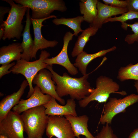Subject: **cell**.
Returning <instances> with one entry per match:
<instances>
[{
  "mask_svg": "<svg viewBox=\"0 0 138 138\" xmlns=\"http://www.w3.org/2000/svg\"><path fill=\"white\" fill-rule=\"evenodd\" d=\"M98 29L94 27H90L84 30L82 33L79 36L71 53L72 57L77 56L83 52L86 43L89 40L90 38L95 35Z\"/></svg>",
  "mask_w": 138,
  "mask_h": 138,
  "instance_id": "obj_22",
  "label": "cell"
},
{
  "mask_svg": "<svg viewBox=\"0 0 138 138\" xmlns=\"http://www.w3.org/2000/svg\"><path fill=\"white\" fill-rule=\"evenodd\" d=\"M117 47L113 46L107 49L100 50L93 54H88L83 51L77 56L74 64V66L78 68L83 75L86 74L87 67L88 64L93 60L98 57L105 55L107 53L115 50Z\"/></svg>",
  "mask_w": 138,
  "mask_h": 138,
  "instance_id": "obj_19",
  "label": "cell"
},
{
  "mask_svg": "<svg viewBox=\"0 0 138 138\" xmlns=\"http://www.w3.org/2000/svg\"><path fill=\"white\" fill-rule=\"evenodd\" d=\"M96 88L90 90L89 95L79 101L80 107L85 108L91 102L94 101L100 103L106 102L112 93L122 95L126 94L125 91H118L119 85L112 78L105 76L101 75L98 77L96 80Z\"/></svg>",
  "mask_w": 138,
  "mask_h": 138,
  "instance_id": "obj_3",
  "label": "cell"
},
{
  "mask_svg": "<svg viewBox=\"0 0 138 138\" xmlns=\"http://www.w3.org/2000/svg\"><path fill=\"white\" fill-rule=\"evenodd\" d=\"M54 98L51 97L50 100L43 106L45 108V114L48 116H64L67 115L77 116L76 111V103L75 100L68 99L66 104L61 105L58 104Z\"/></svg>",
  "mask_w": 138,
  "mask_h": 138,
  "instance_id": "obj_14",
  "label": "cell"
},
{
  "mask_svg": "<svg viewBox=\"0 0 138 138\" xmlns=\"http://www.w3.org/2000/svg\"><path fill=\"white\" fill-rule=\"evenodd\" d=\"M95 137V138H118L117 135L114 133L111 126L107 124L103 126Z\"/></svg>",
  "mask_w": 138,
  "mask_h": 138,
  "instance_id": "obj_27",
  "label": "cell"
},
{
  "mask_svg": "<svg viewBox=\"0 0 138 138\" xmlns=\"http://www.w3.org/2000/svg\"><path fill=\"white\" fill-rule=\"evenodd\" d=\"M97 17L90 27L98 29L101 28L104 21L107 19L128 12L126 8H116L104 4L98 1L97 5Z\"/></svg>",
  "mask_w": 138,
  "mask_h": 138,
  "instance_id": "obj_15",
  "label": "cell"
},
{
  "mask_svg": "<svg viewBox=\"0 0 138 138\" xmlns=\"http://www.w3.org/2000/svg\"><path fill=\"white\" fill-rule=\"evenodd\" d=\"M11 9V7L4 6L0 7V24L2 25L3 22L5 14L8 13Z\"/></svg>",
  "mask_w": 138,
  "mask_h": 138,
  "instance_id": "obj_31",
  "label": "cell"
},
{
  "mask_svg": "<svg viewBox=\"0 0 138 138\" xmlns=\"http://www.w3.org/2000/svg\"><path fill=\"white\" fill-rule=\"evenodd\" d=\"M74 36V34L70 31L66 32L63 38V46L60 53L53 57L46 59L44 62L48 65L56 64L61 65L65 68L70 74L76 75L78 73L77 68L70 62L67 53L69 43Z\"/></svg>",
  "mask_w": 138,
  "mask_h": 138,
  "instance_id": "obj_12",
  "label": "cell"
},
{
  "mask_svg": "<svg viewBox=\"0 0 138 138\" xmlns=\"http://www.w3.org/2000/svg\"><path fill=\"white\" fill-rule=\"evenodd\" d=\"M45 132L48 138H76L70 123L63 116H49Z\"/></svg>",
  "mask_w": 138,
  "mask_h": 138,
  "instance_id": "obj_9",
  "label": "cell"
},
{
  "mask_svg": "<svg viewBox=\"0 0 138 138\" xmlns=\"http://www.w3.org/2000/svg\"><path fill=\"white\" fill-rule=\"evenodd\" d=\"M52 18H56L57 16L52 15L48 17L40 19H34L31 18L34 36L31 60L32 58L36 59L37 53L39 49L42 50L49 47H54L58 43V42L55 40L49 41L46 39L43 36L41 32L42 27L44 26L42 22L47 19Z\"/></svg>",
  "mask_w": 138,
  "mask_h": 138,
  "instance_id": "obj_11",
  "label": "cell"
},
{
  "mask_svg": "<svg viewBox=\"0 0 138 138\" xmlns=\"http://www.w3.org/2000/svg\"><path fill=\"white\" fill-rule=\"evenodd\" d=\"M128 138H138V128L134 129L130 134Z\"/></svg>",
  "mask_w": 138,
  "mask_h": 138,
  "instance_id": "obj_32",
  "label": "cell"
},
{
  "mask_svg": "<svg viewBox=\"0 0 138 138\" xmlns=\"http://www.w3.org/2000/svg\"><path fill=\"white\" fill-rule=\"evenodd\" d=\"M45 110L44 106L41 105L25 111L21 115L24 132L28 138H43L49 118Z\"/></svg>",
  "mask_w": 138,
  "mask_h": 138,
  "instance_id": "obj_2",
  "label": "cell"
},
{
  "mask_svg": "<svg viewBox=\"0 0 138 138\" xmlns=\"http://www.w3.org/2000/svg\"><path fill=\"white\" fill-rule=\"evenodd\" d=\"M136 18H138V12L132 11H128L121 15L114 17H111L106 19L104 21L103 24L109 22L119 21L121 24L126 22L128 20H131Z\"/></svg>",
  "mask_w": 138,
  "mask_h": 138,
  "instance_id": "obj_26",
  "label": "cell"
},
{
  "mask_svg": "<svg viewBox=\"0 0 138 138\" xmlns=\"http://www.w3.org/2000/svg\"><path fill=\"white\" fill-rule=\"evenodd\" d=\"M16 3L29 8L31 10V18L40 19L50 16L54 10L65 12L67 8L63 0H14Z\"/></svg>",
  "mask_w": 138,
  "mask_h": 138,
  "instance_id": "obj_6",
  "label": "cell"
},
{
  "mask_svg": "<svg viewBox=\"0 0 138 138\" xmlns=\"http://www.w3.org/2000/svg\"><path fill=\"white\" fill-rule=\"evenodd\" d=\"M64 117L70 122L75 136L80 138V136H84L86 138H95L88 129V117L86 115L74 116L67 115Z\"/></svg>",
  "mask_w": 138,
  "mask_h": 138,
  "instance_id": "obj_17",
  "label": "cell"
},
{
  "mask_svg": "<svg viewBox=\"0 0 138 138\" xmlns=\"http://www.w3.org/2000/svg\"><path fill=\"white\" fill-rule=\"evenodd\" d=\"M26 138H28V137H27Z\"/></svg>",
  "mask_w": 138,
  "mask_h": 138,
  "instance_id": "obj_36",
  "label": "cell"
},
{
  "mask_svg": "<svg viewBox=\"0 0 138 138\" xmlns=\"http://www.w3.org/2000/svg\"><path fill=\"white\" fill-rule=\"evenodd\" d=\"M138 102V95L132 94L122 98L111 97L105 105L102 114L99 120L102 124H110L113 118L124 112L128 107Z\"/></svg>",
  "mask_w": 138,
  "mask_h": 138,
  "instance_id": "obj_7",
  "label": "cell"
},
{
  "mask_svg": "<svg viewBox=\"0 0 138 138\" xmlns=\"http://www.w3.org/2000/svg\"><path fill=\"white\" fill-rule=\"evenodd\" d=\"M121 27L124 30H127L128 27H130L133 33L127 35L124 39V41L129 44H133L135 42H138V22L132 24L126 22L121 24Z\"/></svg>",
  "mask_w": 138,
  "mask_h": 138,
  "instance_id": "obj_25",
  "label": "cell"
},
{
  "mask_svg": "<svg viewBox=\"0 0 138 138\" xmlns=\"http://www.w3.org/2000/svg\"><path fill=\"white\" fill-rule=\"evenodd\" d=\"M4 32V27L3 26H0V40L2 38Z\"/></svg>",
  "mask_w": 138,
  "mask_h": 138,
  "instance_id": "obj_33",
  "label": "cell"
},
{
  "mask_svg": "<svg viewBox=\"0 0 138 138\" xmlns=\"http://www.w3.org/2000/svg\"><path fill=\"white\" fill-rule=\"evenodd\" d=\"M16 63L14 62L9 64L2 65L0 67V78L6 74L10 73L11 72L8 70L14 66Z\"/></svg>",
  "mask_w": 138,
  "mask_h": 138,
  "instance_id": "obj_29",
  "label": "cell"
},
{
  "mask_svg": "<svg viewBox=\"0 0 138 138\" xmlns=\"http://www.w3.org/2000/svg\"><path fill=\"white\" fill-rule=\"evenodd\" d=\"M34 89L33 93L28 99H20L19 103L13 108V111L20 114L27 110L43 105L50 100L52 97L43 94L38 86H35Z\"/></svg>",
  "mask_w": 138,
  "mask_h": 138,
  "instance_id": "obj_13",
  "label": "cell"
},
{
  "mask_svg": "<svg viewBox=\"0 0 138 138\" xmlns=\"http://www.w3.org/2000/svg\"><path fill=\"white\" fill-rule=\"evenodd\" d=\"M102 1L105 4L116 8H126L127 5L126 0H102Z\"/></svg>",
  "mask_w": 138,
  "mask_h": 138,
  "instance_id": "obj_28",
  "label": "cell"
},
{
  "mask_svg": "<svg viewBox=\"0 0 138 138\" xmlns=\"http://www.w3.org/2000/svg\"><path fill=\"white\" fill-rule=\"evenodd\" d=\"M50 55L49 52L42 50L38 60L30 62L21 59L17 61L15 64L9 70L14 74L23 75L27 81L29 90L27 98H29L33 93L34 89L32 85L33 80L40 70L47 68L48 65L45 64L44 61Z\"/></svg>",
  "mask_w": 138,
  "mask_h": 138,
  "instance_id": "obj_5",
  "label": "cell"
},
{
  "mask_svg": "<svg viewBox=\"0 0 138 138\" xmlns=\"http://www.w3.org/2000/svg\"><path fill=\"white\" fill-rule=\"evenodd\" d=\"M134 86L138 94V81H136L135 82Z\"/></svg>",
  "mask_w": 138,
  "mask_h": 138,
  "instance_id": "obj_34",
  "label": "cell"
},
{
  "mask_svg": "<svg viewBox=\"0 0 138 138\" xmlns=\"http://www.w3.org/2000/svg\"><path fill=\"white\" fill-rule=\"evenodd\" d=\"M52 65H48L47 68L52 74V79L56 84V91L59 97L69 95L71 98L79 101L89 95L93 88L87 80L89 74L78 78L72 77L65 72L61 76L53 70Z\"/></svg>",
  "mask_w": 138,
  "mask_h": 138,
  "instance_id": "obj_1",
  "label": "cell"
},
{
  "mask_svg": "<svg viewBox=\"0 0 138 138\" xmlns=\"http://www.w3.org/2000/svg\"><path fill=\"white\" fill-rule=\"evenodd\" d=\"M117 77L121 82L129 79L138 81V62L135 64H130L120 67L118 70Z\"/></svg>",
  "mask_w": 138,
  "mask_h": 138,
  "instance_id": "obj_24",
  "label": "cell"
},
{
  "mask_svg": "<svg viewBox=\"0 0 138 138\" xmlns=\"http://www.w3.org/2000/svg\"><path fill=\"white\" fill-rule=\"evenodd\" d=\"M97 0H81L79 3L80 14L83 15L84 21L92 24L96 19L97 14Z\"/></svg>",
  "mask_w": 138,
  "mask_h": 138,
  "instance_id": "obj_21",
  "label": "cell"
},
{
  "mask_svg": "<svg viewBox=\"0 0 138 138\" xmlns=\"http://www.w3.org/2000/svg\"><path fill=\"white\" fill-rule=\"evenodd\" d=\"M23 52L21 43L19 42L2 46L0 48V64H7L21 59V53Z\"/></svg>",
  "mask_w": 138,
  "mask_h": 138,
  "instance_id": "obj_20",
  "label": "cell"
},
{
  "mask_svg": "<svg viewBox=\"0 0 138 138\" xmlns=\"http://www.w3.org/2000/svg\"><path fill=\"white\" fill-rule=\"evenodd\" d=\"M2 1L8 3L11 6L6 19L0 25L4 27V34L2 39L3 40L15 38L19 39L22 36L24 29L22 21L28 8L15 3L13 0Z\"/></svg>",
  "mask_w": 138,
  "mask_h": 138,
  "instance_id": "obj_4",
  "label": "cell"
},
{
  "mask_svg": "<svg viewBox=\"0 0 138 138\" xmlns=\"http://www.w3.org/2000/svg\"><path fill=\"white\" fill-rule=\"evenodd\" d=\"M29 85L26 80L21 83L19 89L17 91L7 96L0 102V121L2 120L11 109L19 102L27 87Z\"/></svg>",
  "mask_w": 138,
  "mask_h": 138,
  "instance_id": "obj_16",
  "label": "cell"
},
{
  "mask_svg": "<svg viewBox=\"0 0 138 138\" xmlns=\"http://www.w3.org/2000/svg\"><path fill=\"white\" fill-rule=\"evenodd\" d=\"M30 9L28 8L26 12V24L22 36V41L21 43L23 52L21 55V59L29 61L31 60L32 52L33 45V40L30 33V27L31 23Z\"/></svg>",
  "mask_w": 138,
  "mask_h": 138,
  "instance_id": "obj_18",
  "label": "cell"
},
{
  "mask_svg": "<svg viewBox=\"0 0 138 138\" xmlns=\"http://www.w3.org/2000/svg\"><path fill=\"white\" fill-rule=\"evenodd\" d=\"M24 125L21 115L10 111L0 121V135L7 138H24Z\"/></svg>",
  "mask_w": 138,
  "mask_h": 138,
  "instance_id": "obj_8",
  "label": "cell"
},
{
  "mask_svg": "<svg viewBox=\"0 0 138 138\" xmlns=\"http://www.w3.org/2000/svg\"><path fill=\"white\" fill-rule=\"evenodd\" d=\"M52 74L46 68L40 70L34 77L32 83L40 89L44 94L50 95L63 105L65 104V100L59 97L56 90L55 83L52 79Z\"/></svg>",
  "mask_w": 138,
  "mask_h": 138,
  "instance_id": "obj_10",
  "label": "cell"
},
{
  "mask_svg": "<svg viewBox=\"0 0 138 138\" xmlns=\"http://www.w3.org/2000/svg\"><path fill=\"white\" fill-rule=\"evenodd\" d=\"M0 138H7L6 137L0 135Z\"/></svg>",
  "mask_w": 138,
  "mask_h": 138,
  "instance_id": "obj_35",
  "label": "cell"
},
{
  "mask_svg": "<svg viewBox=\"0 0 138 138\" xmlns=\"http://www.w3.org/2000/svg\"><path fill=\"white\" fill-rule=\"evenodd\" d=\"M128 11L138 12V0H126Z\"/></svg>",
  "mask_w": 138,
  "mask_h": 138,
  "instance_id": "obj_30",
  "label": "cell"
},
{
  "mask_svg": "<svg viewBox=\"0 0 138 138\" xmlns=\"http://www.w3.org/2000/svg\"><path fill=\"white\" fill-rule=\"evenodd\" d=\"M84 21L83 16H78L71 18H55L52 22L56 25H63L68 26L74 31V36H77L80 32H82L84 30L81 29V23Z\"/></svg>",
  "mask_w": 138,
  "mask_h": 138,
  "instance_id": "obj_23",
  "label": "cell"
}]
</instances>
